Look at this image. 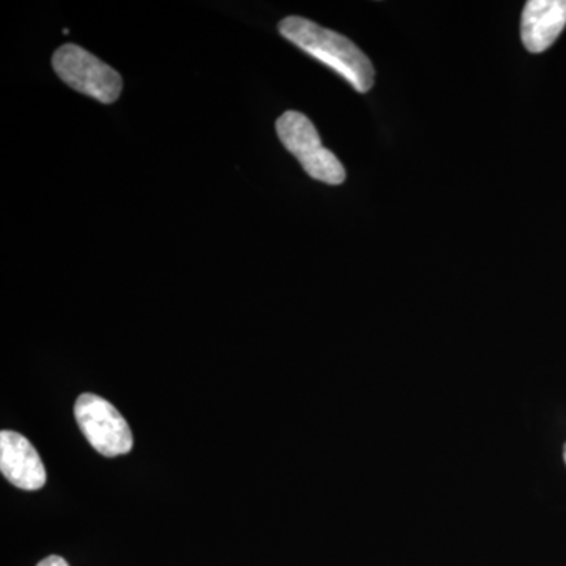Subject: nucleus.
Instances as JSON below:
<instances>
[{
	"label": "nucleus",
	"instance_id": "nucleus-1",
	"mask_svg": "<svg viewBox=\"0 0 566 566\" xmlns=\"http://www.w3.org/2000/svg\"><path fill=\"white\" fill-rule=\"evenodd\" d=\"M279 32L305 54L340 74L353 85L354 91L367 93L374 87L375 69L370 59L340 33L300 17L285 18L279 24Z\"/></svg>",
	"mask_w": 566,
	"mask_h": 566
},
{
	"label": "nucleus",
	"instance_id": "nucleus-2",
	"mask_svg": "<svg viewBox=\"0 0 566 566\" xmlns=\"http://www.w3.org/2000/svg\"><path fill=\"white\" fill-rule=\"evenodd\" d=\"M275 129L283 147L292 153L314 180L326 185H342L345 181L344 164L338 161L333 151L323 147L314 123L304 114L296 111L285 112L275 123Z\"/></svg>",
	"mask_w": 566,
	"mask_h": 566
},
{
	"label": "nucleus",
	"instance_id": "nucleus-3",
	"mask_svg": "<svg viewBox=\"0 0 566 566\" xmlns=\"http://www.w3.org/2000/svg\"><path fill=\"white\" fill-rule=\"evenodd\" d=\"M55 73L66 85L99 103L111 104L120 98V74L77 44H65L52 57Z\"/></svg>",
	"mask_w": 566,
	"mask_h": 566
},
{
	"label": "nucleus",
	"instance_id": "nucleus-4",
	"mask_svg": "<svg viewBox=\"0 0 566 566\" xmlns=\"http://www.w3.org/2000/svg\"><path fill=\"white\" fill-rule=\"evenodd\" d=\"M74 417L96 452L107 458L132 452L134 439L125 417L98 395L84 394L74 405Z\"/></svg>",
	"mask_w": 566,
	"mask_h": 566
},
{
	"label": "nucleus",
	"instance_id": "nucleus-5",
	"mask_svg": "<svg viewBox=\"0 0 566 566\" xmlns=\"http://www.w3.org/2000/svg\"><path fill=\"white\" fill-rule=\"evenodd\" d=\"M0 471L14 486L36 491L46 483V469L35 447L20 433H0Z\"/></svg>",
	"mask_w": 566,
	"mask_h": 566
},
{
	"label": "nucleus",
	"instance_id": "nucleus-6",
	"mask_svg": "<svg viewBox=\"0 0 566 566\" xmlns=\"http://www.w3.org/2000/svg\"><path fill=\"white\" fill-rule=\"evenodd\" d=\"M566 25V0H528L521 20V39L527 51L549 50Z\"/></svg>",
	"mask_w": 566,
	"mask_h": 566
},
{
	"label": "nucleus",
	"instance_id": "nucleus-7",
	"mask_svg": "<svg viewBox=\"0 0 566 566\" xmlns=\"http://www.w3.org/2000/svg\"><path fill=\"white\" fill-rule=\"evenodd\" d=\"M36 566H70L65 558L59 556H51L41 560Z\"/></svg>",
	"mask_w": 566,
	"mask_h": 566
},
{
	"label": "nucleus",
	"instance_id": "nucleus-8",
	"mask_svg": "<svg viewBox=\"0 0 566 566\" xmlns=\"http://www.w3.org/2000/svg\"><path fill=\"white\" fill-rule=\"evenodd\" d=\"M564 457H565V463H566V444H565V449H564Z\"/></svg>",
	"mask_w": 566,
	"mask_h": 566
}]
</instances>
